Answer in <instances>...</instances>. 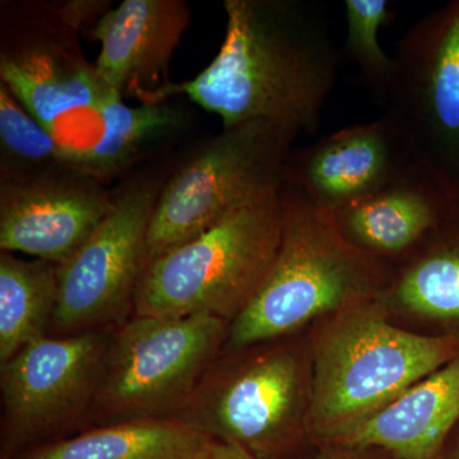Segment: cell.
Returning <instances> with one entry per match:
<instances>
[{"instance_id": "obj_1", "label": "cell", "mask_w": 459, "mask_h": 459, "mask_svg": "<svg viewBox=\"0 0 459 459\" xmlns=\"http://www.w3.org/2000/svg\"><path fill=\"white\" fill-rule=\"evenodd\" d=\"M223 8L219 54L155 102L186 95L219 115L222 128L264 120L295 135L316 134L340 65L322 8L305 0H225Z\"/></svg>"}, {"instance_id": "obj_2", "label": "cell", "mask_w": 459, "mask_h": 459, "mask_svg": "<svg viewBox=\"0 0 459 459\" xmlns=\"http://www.w3.org/2000/svg\"><path fill=\"white\" fill-rule=\"evenodd\" d=\"M307 338V437L327 446L448 364L459 341L398 327L380 295L320 319Z\"/></svg>"}, {"instance_id": "obj_3", "label": "cell", "mask_w": 459, "mask_h": 459, "mask_svg": "<svg viewBox=\"0 0 459 459\" xmlns=\"http://www.w3.org/2000/svg\"><path fill=\"white\" fill-rule=\"evenodd\" d=\"M282 231L267 279L230 323L228 347L291 337L347 305L382 294L394 270L352 246L329 211L301 190H280Z\"/></svg>"}, {"instance_id": "obj_4", "label": "cell", "mask_w": 459, "mask_h": 459, "mask_svg": "<svg viewBox=\"0 0 459 459\" xmlns=\"http://www.w3.org/2000/svg\"><path fill=\"white\" fill-rule=\"evenodd\" d=\"M312 383L307 337L225 346L171 419L255 458L283 459L309 440Z\"/></svg>"}, {"instance_id": "obj_5", "label": "cell", "mask_w": 459, "mask_h": 459, "mask_svg": "<svg viewBox=\"0 0 459 459\" xmlns=\"http://www.w3.org/2000/svg\"><path fill=\"white\" fill-rule=\"evenodd\" d=\"M280 192L247 205L144 265L134 316L204 314L231 323L270 273L281 243Z\"/></svg>"}, {"instance_id": "obj_6", "label": "cell", "mask_w": 459, "mask_h": 459, "mask_svg": "<svg viewBox=\"0 0 459 459\" xmlns=\"http://www.w3.org/2000/svg\"><path fill=\"white\" fill-rule=\"evenodd\" d=\"M229 327L204 314L124 320L108 341L89 429L171 419L222 351Z\"/></svg>"}, {"instance_id": "obj_7", "label": "cell", "mask_w": 459, "mask_h": 459, "mask_svg": "<svg viewBox=\"0 0 459 459\" xmlns=\"http://www.w3.org/2000/svg\"><path fill=\"white\" fill-rule=\"evenodd\" d=\"M294 133L264 120L222 128L165 180L147 237V259L186 243L283 186Z\"/></svg>"}, {"instance_id": "obj_8", "label": "cell", "mask_w": 459, "mask_h": 459, "mask_svg": "<svg viewBox=\"0 0 459 459\" xmlns=\"http://www.w3.org/2000/svg\"><path fill=\"white\" fill-rule=\"evenodd\" d=\"M114 328L47 336L0 365L2 459L86 430Z\"/></svg>"}, {"instance_id": "obj_9", "label": "cell", "mask_w": 459, "mask_h": 459, "mask_svg": "<svg viewBox=\"0 0 459 459\" xmlns=\"http://www.w3.org/2000/svg\"><path fill=\"white\" fill-rule=\"evenodd\" d=\"M165 180L143 174L113 192V205L71 258L57 264V305L49 336L117 327L134 310L147 237Z\"/></svg>"}, {"instance_id": "obj_10", "label": "cell", "mask_w": 459, "mask_h": 459, "mask_svg": "<svg viewBox=\"0 0 459 459\" xmlns=\"http://www.w3.org/2000/svg\"><path fill=\"white\" fill-rule=\"evenodd\" d=\"M78 32L62 3L2 5L0 82L59 142L66 117L89 113L100 119L105 102L117 95L84 59Z\"/></svg>"}, {"instance_id": "obj_11", "label": "cell", "mask_w": 459, "mask_h": 459, "mask_svg": "<svg viewBox=\"0 0 459 459\" xmlns=\"http://www.w3.org/2000/svg\"><path fill=\"white\" fill-rule=\"evenodd\" d=\"M392 57L386 113L420 161L459 184V0L418 21Z\"/></svg>"}, {"instance_id": "obj_12", "label": "cell", "mask_w": 459, "mask_h": 459, "mask_svg": "<svg viewBox=\"0 0 459 459\" xmlns=\"http://www.w3.org/2000/svg\"><path fill=\"white\" fill-rule=\"evenodd\" d=\"M113 205L104 183L69 166L0 178V250L62 264Z\"/></svg>"}, {"instance_id": "obj_13", "label": "cell", "mask_w": 459, "mask_h": 459, "mask_svg": "<svg viewBox=\"0 0 459 459\" xmlns=\"http://www.w3.org/2000/svg\"><path fill=\"white\" fill-rule=\"evenodd\" d=\"M418 160L400 123L385 111L374 122L292 150L283 183L332 212L394 183Z\"/></svg>"}, {"instance_id": "obj_14", "label": "cell", "mask_w": 459, "mask_h": 459, "mask_svg": "<svg viewBox=\"0 0 459 459\" xmlns=\"http://www.w3.org/2000/svg\"><path fill=\"white\" fill-rule=\"evenodd\" d=\"M190 23L184 0H124L108 9L92 29L101 42L96 72L117 95L134 93L142 102H155L172 82L169 68Z\"/></svg>"}, {"instance_id": "obj_15", "label": "cell", "mask_w": 459, "mask_h": 459, "mask_svg": "<svg viewBox=\"0 0 459 459\" xmlns=\"http://www.w3.org/2000/svg\"><path fill=\"white\" fill-rule=\"evenodd\" d=\"M457 186L418 160L394 183L331 213L352 246L395 270L442 221Z\"/></svg>"}, {"instance_id": "obj_16", "label": "cell", "mask_w": 459, "mask_h": 459, "mask_svg": "<svg viewBox=\"0 0 459 459\" xmlns=\"http://www.w3.org/2000/svg\"><path fill=\"white\" fill-rule=\"evenodd\" d=\"M459 422V353L327 446L380 449L394 459H442Z\"/></svg>"}, {"instance_id": "obj_17", "label": "cell", "mask_w": 459, "mask_h": 459, "mask_svg": "<svg viewBox=\"0 0 459 459\" xmlns=\"http://www.w3.org/2000/svg\"><path fill=\"white\" fill-rule=\"evenodd\" d=\"M380 298L389 313L418 319L428 334L459 341V186L442 221L395 268Z\"/></svg>"}, {"instance_id": "obj_18", "label": "cell", "mask_w": 459, "mask_h": 459, "mask_svg": "<svg viewBox=\"0 0 459 459\" xmlns=\"http://www.w3.org/2000/svg\"><path fill=\"white\" fill-rule=\"evenodd\" d=\"M102 132L89 148L66 147V166L93 179H113L155 148L179 134L186 126V111L169 100L142 102L128 107L123 98L113 96L100 110Z\"/></svg>"}, {"instance_id": "obj_19", "label": "cell", "mask_w": 459, "mask_h": 459, "mask_svg": "<svg viewBox=\"0 0 459 459\" xmlns=\"http://www.w3.org/2000/svg\"><path fill=\"white\" fill-rule=\"evenodd\" d=\"M211 440L174 419L138 420L87 429L16 459H195Z\"/></svg>"}, {"instance_id": "obj_20", "label": "cell", "mask_w": 459, "mask_h": 459, "mask_svg": "<svg viewBox=\"0 0 459 459\" xmlns=\"http://www.w3.org/2000/svg\"><path fill=\"white\" fill-rule=\"evenodd\" d=\"M57 295L56 263L0 252V365L49 336Z\"/></svg>"}, {"instance_id": "obj_21", "label": "cell", "mask_w": 459, "mask_h": 459, "mask_svg": "<svg viewBox=\"0 0 459 459\" xmlns=\"http://www.w3.org/2000/svg\"><path fill=\"white\" fill-rule=\"evenodd\" d=\"M66 146L48 132L0 82V178L66 166Z\"/></svg>"}, {"instance_id": "obj_22", "label": "cell", "mask_w": 459, "mask_h": 459, "mask_svg": "<svg viewBox=\"0 0 459 459\" xmlns=\"http://www.w3.org/2000/svg\"><path fill=\"white\" fill-rule=\"evenodd\" d=\"M385 0H346L347 39L344 53L358 65L362 82L377 104H386L394 57L386 56L377 40V31L391 17Z\"/></svg>"}, {"instance_id": "obj_23", "label": "cell", "mask_w": 459, "mask_h": 459, "mask_svg": "<svg viewBox=\"0 0 459 459\" xmlns=\"http://www.w3.org/2000/svg\"><path fill=\"white\" fill-rule=\"evenodd\" d=\"M314 459H394L380 449L343 448V446H322Z\"/></svg>"}, {"instance_id": "obj_24", "label": "cell", "mask_w": 459, "mask_h": 459, "mask_svg": "<svg viewBox=\"0 0 459 459\" xmlns=\"http://www.w3.org/2000/svg\"><path fill=\"white\" fill-rule=\"evenodd\" d=\"M195 459H258L237 444L211 440Z\"/></svg>"}, {"instance_id": "obj_25", "label": "cell", "mask_w": 459, "mask_h": 459, "mask_svg": "<svg viewBox=\"0 0 459 459\" xmlns=\"http://www.w3.org/2000/svg\"><path fill=\"white\" fill-rule=\"evenodd\" d=\"M442 459H459V422L446 440Z\"/></svg>"}]
</instances>
